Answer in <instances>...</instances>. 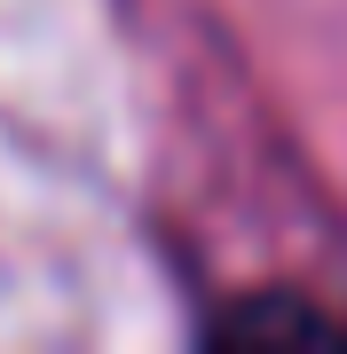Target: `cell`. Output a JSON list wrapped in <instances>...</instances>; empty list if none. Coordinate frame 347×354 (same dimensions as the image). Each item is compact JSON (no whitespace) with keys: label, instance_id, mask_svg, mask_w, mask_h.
<instances>
[{"label":"cell","instance_id":"1","mask_svg":"<svg viewBox=\"0 0 347 354\" xmlns=\"http://www.w3.org/2000/svg\"><path fill=\"white\" fill-rule=\"evenodd\" d=\"M213 339L221 346H323V339H347V330L323 315V307L308 299H292V291H260V299H244L237 315H221L213 323Z\"/></svg>","mask_w":347,"mask_h":354}]
</instances>
